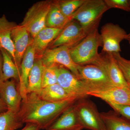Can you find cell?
Returning <instances> with one entry per match:
<instances>
[{
    "mask_svg": "<svg viewBox=\"0 0 130 130\" xmlns=\"http://www.w3.org/2000/svg\"><path fill=\"white\" fill-rule=\"evenodd\" d=\"M78 100L72 97L59 102H51L42 100L36 93H29L22 100L19 118L24 124L33 123L40 129L46 130Z\"/></svg>",
    "mask_w": 130,
    "mask_h": 130,
    "instance_id": "cell-1",
    "label": "cell"
},
{
    "mask_svg": "<svg viewBox=\"0 0 130 130\" xmlns=\"http://www.w3.org/2000/svg\"><path fill=\"white\" fill-rule=\"evenodd\" d=\"M98 28L91 31L76 46L70 49L73 61L78 65L93 64L99 56L98 49L102 47Z\"/></svg>",
    "mask_w": 130,
    "mask_h": 130,
    "instance_id": "cell-2",
    "label": "cell"
},
{
    "mask_svg": "<svg viewBox=\"0 0 130 130\" xmlns=\"http://www.w3.org/2000/svg\"><path fill=\"white\" fill-rule=\"evenodd\" d=\"M109 9L103 0H86L71 18L78 22L89 34L98 28L103 15Z\"/></svg>",
    "mask_w": 130,
    "mask_h": 130,
    "instance_id": "cell-3",
    "label": "cell"
},
{
    "mask_svg": "<svg viewBox=\"0 0 130 130\" xmlns=\"http://www.w3.org/2000/svg\"><path fill=\"white\" fill-rule=\"evenodd\" d=\"M73 108L84 129L107 130L105 123L95 104L86 97L77 100Z\"/></svg>",
    "mask_w": 130,
    "mask_h": 130,
    "instance_id": "cell-4",
    "label": "cell"
},
{
    "mask_svg": "<svg viewBox=\"0 0 130 130\" xmlns=\"http://www.w3.org/2000/svg\"><path fill=\"white\" fill-rule=\"evenodd\" d=\"M87 96L100 98L107 103L130 106V89L115 85L91 86L86 84Z\"/></svg>",
    "mask_w": 130,
    "mask_h": 130,
    "instance_id": "cell-5",
    "label": "cell"
},
{
    "mask_svg": "<svg viewBox=\"0 0 130 130\" xmlns=\"http://www.w3.org/2000/svg\"><path fill=\"white\" fill-rule=\"evenodd\" d=\"M51 1L46 0L33 4L26 12L21 24L27 30L32 38L46 27V19Z\"/></svg>",
    "mask_w": 130,
    "mask_h": 130,
    "instance_id": "cell-6",
    "label": "cell"
},
{
    "mask_svg": "<svg viewBox=\"0 0 130 130\" xmlns=\"http://www.w3.org/2000/svg\"><path fill=\"white\" fill-rule=\"evenodd\" d=\"M57 83L71 96L78 99L87 97L86 85L74 74L61 65L56 64Z\"/></svg>",
    "mask_w": 130,
    "mask_h": 130,
    "instance_id": "cell-7",
    "label": "cell"
},
{
    "mask_svg": "<svg viewBox=\"0 0 130 130\" xmlns=\"http://www.w3.org/2000/svg\"><path fill=\"white\" fill-rule=\"evenodd\" d=\"M70 49L66 46L47 48L41 59L45 66L54 64L61 65L70 70L79 79L78 65L73 61L70 55Z\"/></svg>",
    "mask_w": 130,
    "mask_h": 130,
    "instance_id": "cell-8",
    "label": "cell"
},
{
    "mask_svg": "<svg viewBox=\"0 0 130 130\" xmlns=\"http://www.w3.org/2000/svg\"><path fill=\"white\" fill-rule=\"evenodd\" d=\"M100 34L102 41V52L108 53H120V42L125 40L127 35L119 26L111 23L103 25Z\"/></svg>",
    "mask_w": 130,
    "mask_h": 130,
    "instance_id": "cell-9",
    "label": "cell"
},
{
    "mask_svg": "<svg viewBox=\"0 0 130 130\" xmlns=\"http://www.w3.org/2000/svg\"><path fill=\"white\" fill-rule=\"evenodd\" d=\"M88 34L79 23L73 20L65 26L59 35L49 45L48 48L61 46L72 48L80 42Z\"/></svg>",
    "mask_w": 130,
    "mask_h": 130,
    "instance_id": "cell-10",
    "label": "cell"
},
{
    "mask_svg": "<svg viewBox=\"0 0 130 130\" xmlns=\"http://www.w3.org/2000/svg\"><path fill=\"white\" fill-rule=\"evenodd\" d=\"M93 64L99 66L105 70L113 85L130 89L112 53L102 52Z\"/></svg>",
    "mask_w": 130,
    "mask_h": 130,
    "instance_id": "cell-11",
    "label": "cell"
},
{
    "mask_svg": "<svg viewBox=\"0 0 130 130\" xmlns=\"http://www.w3.org/2000/svg\"><path fill=\"white\" fill-rule=\"evenodd\" d=\"M78 70L79 79L88 85H113L105 70L97 65H78Z\"/></svg>",
    "mask_w": 130,
    "mask_h": 130,
    "instance_id": "cell-12",
    "label": "cell"
},
{
    "mask_svg": "<svg viewBox=\"0 0 130 130\" xmlns=\"http://www.w3.org/2000/svg\"><path fill=\"white\" fill-rule=\"evenodd\" d=\"M16 83L13 79L2 82L0 84V98L8 109L19 112L23 99Z\"/></svg>",
    "mask_w": 130,
    "mask_h": 130,
    "instance_id": "cell-13",
    "label": "cell"
},
{
    "mask_svg": "<svg viewBox=\"0 0 130 130\" xmlns=\"http://www.w3.org/2000/svg\"><path fill=\"white\" fill-rule=\"evenodd\" d=\"M30 35L27 30L21 25H17L12 31L14 49V62L20 70L23 57L31 41Z\"/></svg>",
    "mask_w": 130,
    "mask_h": 130,
    "instance_id": "cell-14",
    "label": "cell"
},
{
    "mask_svg": "<svg viewBox=\"0 0 130 130\" xmlns=\"http://www.w3.org/2000/svg\"><path fill=\"white\" fill-rule=\"evenodd\" d=\"M63 28H49L46 26L32 38L31 42L35 50L36 58H41L49 45L59 35Z\"/></svg>",
    "mask_w": 130,
    "mask_h": 130,
    "instance_id": "cell-15",
    "label": "cell"
},
{
    "mask_svg": "<svg viewBox=\"0 0 130 130\" xmlns=\"http://www.w3.org/2000/svg\"><path fill=\"white\" fill-rule=\"evenodd\" d=\"M31 41L23 57L20 66V76L18 86L23 100L27 95L28 77L36 59L35 50Z\"/></svg>",
    "mask_w": 130,
    "mask_h": 130,
    "instance_id": "cell-16",
    "label": "cell"
},
{
    "mask_svg": "<svg viewBox=\"0 0 130 130\" xmlns=\"http://www.w3.org/2000/svg\"><path fill=\"white\" fill-rule=\"evenodd\" d=\"M73 105L65 111L46 130L83 129V127L74 111Z\"/></svg>",
    "mask_w": 130,
    "mask_h": 130,
    "instance_id": "cell-17",
    "label": "cell"
},
{
    "mask_svg": "<svg viewBox=\"0 0 130 130\" xmlns=\"http://www.w3.org/2000/svg\"><path fill=\"white\" fill-rule=\"evenodd\" d=\"M17 25L14 22L8 21L5 14L0 17V44L2 47L9 53L13 61L14 49L12 33L13 29Z\"/></svg>",
    "mask_w": 130,
    "mask_h": 130,
    "instance_id": "cell-18",
    "label": "cell"
},
{
    "mask_svg": "<svg viewBox=\"0 0 130 130\" xmlns=\"http://www.w3.org/2000/svg\"><path fill=\"white\" fill-rule=\"evenodd\" d=\"M100 113L107 130H130V120L113 110Z\"/></svg>",
    "mask_w": 130,
    "mask_h": 130,
    "instance_id": "cell-19",
    "label": "cell"
},
{
    "mask_svg": "<svg viewBox=\"0 0 130 130\" xmlns=\"http://www.w3.org/2000/svg\"><path fill=\"white\" fill-rule=\"evenodd\" d=\"M60 11L55 1H51L46 21V26L49 28H63L72 21Z\"/></svg>",
    "mask_w": 130,
    "mask_h": 130,
    "instance_id": "cell-20",
    "label": "cell"
},
{
    "mask_svg": "<svg viewBox=\"0 0 130 130\" xmlns=\"http://www.w3.org/2000/svg\"><path fill=\"white\" fill-rule=\"evenodd\" d=\"M44 67L41 58H36L28 77L27 94L31 93H37L41 89Z\"/></svg>",
    "mask_w": 130,
    "mask_h": 130,
    "instance_id": "cell-21",
    "label": "cell"
},
{
    "mask_svg": "<svg viewBox=\"0 0 130 130\" xmlns=\"http://www.w3.org/2000/svg\"><path fill=\"white\" fill-rule=\"evenodd\" d=\"M36 93L42 100L51 102H59L72 97L58 83L43 88Z\"/></svg>",
    "mask_w": 130,
    "mask_h": 130,
    "instance_id": "cell-22",
    "label": "cell"
},
{
    "mask_svg": "<svg viewBox=\"0 0 130 130\" xmlns=\"http://www.w3.org/2000/svg\"><path fill=\"white\" fill-rule=\"evenodd\" d=\"M3 57V82L13 79L19 84L20 70L14 63L9 53L2 47L1 50Z\"/></svg>",
    "mask_w": 130,
    "mask_h": 130,
    "instance_id": "cell-23",
    "label": "cell"
},
{
    "mask_svg": "<svg viewBox=\"0 0 130 130\" xmlns=\"http://www.w3.org/2000/svg\"><path fill=\"white\" fill-rule=\"evenodd\" d=\"M23 124L19 118L18 112L9 109L0 112V130H16Z\"/></svg>",
    "mask_w": 130,
    "mask_h": 130,
    "instance_id": "cell-24",
    "label": "cell"
},
{
    "mask_svg": "<svg viewBox=\"0 0 130 130\" xmlns=\"http://www.w3.org/2000/svg\"><path fill=\"white\" fill-rule=\"evenodd\" d=\"M55 1L62 13L68 18H71L72 15L84 3L86 0Z\"/></svg>",
    "mask_w": 130,
    "mask_h": 130,
    "instance_id": "cell-25",
    "label": "cell"
},
{
    "mask_svg": "<svg viewBox=\"0 0 130 130\" xmlns=\"http://www.w3.org/2000/svg\"><path fill=\"white\" fill-rule=\"evenodd\" d=\"M56 65L54 64L48 66H44L42 80V88L57 84Z\"/></svg>",
    "mask_w": 130,
    "mask_h": 130,
    "instance_id": "cell-26",
    "label": "cell"
},
{
    "mask_svg": "<svg viewBox=\"0 0 130 130\" xmlns=\"http://www.w3.org/2000/svg\"><path fill=\"white\" fill-rule=\"evenodd\" d=\"M112 54L130 89V60L123 58L119 53Z\"/></svg>",
    "mask_w": 130,
    "mask_h": 130,
    "instance_id": "cell-27",
    "label": "cell"
},
{
    "mask_svg": "<svg viewBox=\"0 0 130 130\" xmlns=\"http://www.w3.org/2000/svg\"><path fill=\"white\" fill-rule=\"evenodd\" d=\"M109 9L112 8L121 9L130 12V0H104Z\"/></svg>",
    "mask_w": 130,
    "mask_h": 130,
    "instance_id": "cell-28",
    "label": "cell"
},
{
    "mask_svg": "<svg viewBox=\"0 0 130 130\" xmlns=\"http://www.w3.org/2000/svg\"><path fill=\"white\" fill-rule=\"evenodd\" d=\"M113 111L125 118L130 120V106L115 103H108Z\"/></svg>",
    "mask_w": 130,
    "mask_h": 130,
    "instance_id": "cell-29",
    "label": "cell"
},
{
    "mask_svg": "<svg viewBox=\"0 0 130 130\" xmlns=\"http://www.w3.org/2000/svg\"><path fill=\"white\" fill-rule=\"evenodd\" d=\"M40 127L36 124L31 123H27L23 129L21 130H40Z\"/></svg>",
    "mask_w": 130,
    "mask_h": 130,
    "instance_id": "cell-30",
    "label": "cell"
},
{
    "mask_svg": "<svg viewBox=\"0 0 130 130\" xmlns=\"http://www.w3.org/2000/svg\"><path fill=\"white\" fill-rule=\"evenodd\" d=\"M3 57L2 54L0 50V84L3 82Z\"/></svg>",
    "mask_w": 130,
    "mask_h": 130,
    "instance_id": "cell-31",
    "label": "cell"
},
{
    "mask_svg": "<svg viewBox=\"0 0 130 130\" xmlns=\"http://www.w3.org/2000/svg\"><path fill=\"white\" fill-rule=\"evenodd\" d=\"M7 109V107L6 106L5 103H3L1 98H0V112L6 111Z\"/></svg>",
    "mask_w": 130,
    "mask_h": 130,
    "instance_id": "cell-32",
    "label": "cell"
},
{
    "mask_svg": "<svg viewBox=\"0 0 130 130\" xmlns=\"http://www.w3.org/2000/svg\"><path fill=\"white\" fill-rule=\"evenodd\" d=\"M125 40H128L129 41H130V32L128 34H127Z\"/></svg>",
    "mask_w": 130,
    "mask_h": 130,
    "instance_id": "cell-33",
    "label": "cell"
},
{
    "mask_svg": "<svg viewBox=\"0 0 130 130\" xmlns=\"http://www.w3.org/2000/svg\"><path fill=\"white\" fill-rule=\"evenodd\" d=\"M2 48V46H1V44H0V50H1V49Z\"/></svg>",
    "mask_w": 130,
    "mask_h": 130,
    "instance_id": "cell-34",
    "label": "cell"
},
{
    "mask_svg": "<svg viewBox=\"0 0 130 130\" xmlns=\"http://www.w3.org/2000/svg\"><path fill=\"white\" fill-rule=\"evenodd\" d=\"M129 44H130V41H129Z\"/></svg>",
    "mask_w": 130,
    "mask_h": 130,
    "instance_id": "cell-35",
    "label": "cell"
}]
</instances>
